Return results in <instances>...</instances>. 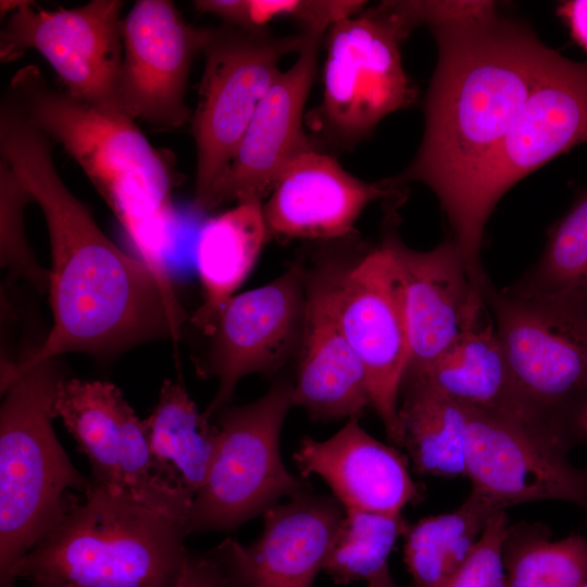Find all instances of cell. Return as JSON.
I'll return each instance as SVG.
<instances>
[{
  "label": "cell",
  "mask_w": 587,
  "mask_h": 587,
  "mask_svg": "<svg viewBox=\"0 0 587 587\" xmlns=\"http://www.w3.org/2000/svg\"><path fill=\"white\" fill-rule=\"evenodd\" d=\"M560 437L569 450L575 445L587 444V399L567 416Z\"/></svg>",
  "instance_id": "38"
},
{
  "label": "cell",
  "mask_w": 587,
  "mask_h": 587,
  "mask_svg": "<svg viewBox=\"0 0 587 587\" xmlns=\"http://www.w3.org/2000/svg\"><path fill=\"white\" fill-rule=\"evenodd\" d=\"M416 26L402 1H383L328 29L317 120L335 145L352 147L414 101L400 45Z\"/></svg>",
  "instance_id": "7"
},
{
  "label": "cell",
  "mask_w": 587,
  "mask_h": 587,
  "mask_svg": "<svg viewBox=\"0 0 587 587\" xmlns=\"http://www.w3.org/2000/svg\"><path fill=\"white\" fill-rule=\"evenodd\" d=\"M466 409V477L472 494L496 511L558 500L587 514V467L574 466L562 444L516 420Z\"/></svg>",
  "instance_id": "14"
},
{
  "label": "cell",
  "mask_w": 587,
  "mask_h": 587,
  "mask_svg": "<svg viewBox=\"0 0 587 587\" xmlns=\"http://www.w3.org/2000/svg\"><path fill=\"white\" fill-rule=\"evenodd\" d=\"M33 196L13 168L0 159V264L14 276L48 291L49 273L37 262L24 227V210Z\"/></svg>",
  "instance_id": "33"
},
{
  "label": "cell",
  "mask_w": 587,
  "mask_h": 587,
  "mask_svg": "<svg viewBox=\"0 0 587 587\" xmlns=\"http://www.w3.org/2000/svg\"><path fill=\"white\" fill-rule=\"evenodd\" d=\"M90 479V478H89ZM188 525L90 479L72 509L0 579L30 587H176Z\"/></svg>",
  "instance_id": "4"
},
{
  "label": "cell",
  "mask_w": 587,
  "mask_h": 587,
  "mask_svg": "<svg viewBox=\"0 0 587 587\" xmlns=\"http://www.w3.org/2000/svg\"><path fill=\"white\" fill-rule=\"evenodd\" d=\"M400 187L392 178L364 182L312 147L287 164L263 202L270 236L346 238L370 203L399 198Z\"/></svg>",
  "instance_id": "19"
},
{
  "label": "cell",
  "mask_w": 587,
  "mask_h": 587,
  "mask_svg": "<svg viewBox=\"0 0 587 587\" xmlns=\"http://www.w3.org/2000/svg\"><path fill=\"white\" fill-rule=\"evenodd\" d=\"M50 138L10 97L0 107V155L42 210L50 247L49 303L52 327L43 342L18 362L1 366V394L29 367L71 351L99 357L158 338L179 337L152 272L116 247L65 186Z\"/></svg>",
  "instance_id": "1"
},
{
  "label": "cell",
  "mask_w": 587,
  "mask_h": 587,
  "mask_svg": "<svg viewBox=\"0 0 587 587\" xmlns=\"http://www.w3.org/2000/svg\"><path fill=\"white\" fill-rule=\"evenodd\" d=\"M118 460L122 495L191 529L195 495L176 469L153 451L146 425L132 407L123 424Z\"/></svg>",
  "instance_id": "29"
},
{
  "label": "cell",
  "mask_w": 587,
  "mask_h": 587,
  "mask_svg": "<svg viewBox=\"0 0 587 587\" xmlns=\"http://www.w3.org/2000/svg\"><path fill=\"white\" fill-rule=\"evenodd\" d=\"M143 423L153 451L176 469L196 496L209 478L221 433L198 410L180 376L163 382L159 400Z\"/></svg>",
  "instance_id": "26"
},
{
  "label": "cell",
  "mask_w": 587,
  "mask_h": 587,
  "mask_svg": "<svg viewBox=\"0 0 587 587\" xmlns=\"http://www.w3.org/2000/svg\"><path fill=\"white\" fill-rule=\"evenodd\" d=\"M123 5L120 0H91L74 9L45 10L24 0L1 29L0 60L12 62L36 50L71 96L125 112L118 93Z\"/></svg>",
  "instance_id": "12"
},
{
  "label": "cell",
  "mask_w": 587,
  "mask_h": 587,
  "mask_svg": "<svg viewBox=\"0 0 587 587\" xmlns=\"http://www.w3.org/2000/svg\"><path fill=\"white\" fill-rule=\"evenodd\" d=\"M558 15L569 27L573 40L587 53V0L562 1Z\"/></svg>",
  "instance_id": "37"
},
{
  "label": "cell",
  "mask_w": 587,
  "mask_h": 587,
  "mask_svg": "<svg viewBox=\"0 0 587 587\" xmlns=\"http://www.w3.org/2000/svg\"><path fill=\"white\" fill-rule=\"evenodd\" d=\"M301 477L321 476L345 510L401 514L419 497L404 458L349 420L326 440L305 436L294 453Z\"/></svg>",
  "instance_id": "21"
},
{
  "label": "cell",
  "mask_w": 587,
  "mask_h": 587,
  "mask_svg": "<svg viewBox=\"0 0 587 587\" xmlns=\"http://www.w3.org/2000/svg\"><path fill=\"white\" fill-rule=\"evenodd\" d=\"M483 296L521 398L562 442L563 423L587 399V300L498 291L491 283Z\"/></svg>",
  "instance_id": "6"
},
{
  "label": "cell",
  "mask_w": 587,
  "mask_h": 587,
  "mask_svg": "<svg viewBox=\"0 0 587 587\" xmlns=\"http://www.w3.org/2000/svg\"><path fill=\"white\" fill-rule=\"evenodd\" d=\"M366 580L369 587H400L394 580L388 564Z\"/></svg>",
  "instance_id": "39"
},
{
  "label": "cell",
  "mask_w": 587,
  "mask_h": 587,
  "mask_svg": "<svg viewBox=\"0 0 587 587\" xmlns=\"http://www.w3.org/2000/svg\"><path fill=\"white\" fill-rule=\"evenodd\" d=\"M498 512L471 492L458 509L409 525L403 552L413 586L444 587Z\"/></svg>",
  "instance_id": "27"
},
{
  "label": "cell",
  "mask_w": 587,
  "mask_h": 587,
  "mask_svg": "<svg viewBox=\"0 0 587 587\" xmlns=\"http://www.w3.org/2000/svg\"><path fill=\"white\" fill-rule=\"evenodd\" d=\"M344 515L334 496L308 491L267 510L254 542L226 538L207 553L224 587H312Z\"/></svg>",
  "instance_id": "17"
},
{
  "label": "cell",
  "mask_w": 587,
  "mask_h": 587,
  "mask_svg": "<svg viewBox=\"0 0 587 587\" xmlns=\"http://www.w3.org/2000/svg\"><path fill=\"white\" fill-rule=\"evenodd\" d=\"M398 414L415 472L441 477H466V407L423 380L404 376Z\"/></svg>",
  "instance_id": "24"
},
{
  "label": "cell",
  "mask_w": 587,
  "mask_h": 587,
  "mask_svg": "<svg viewBox=\"0 0 587 587\" xmlns=\"http://www.w3.org/2000/svg\"><path fill=\"white\" fill-rule=\"evenodd\" d=\"M294 380L279 378L259 399L217 412L221 441L204 486L196 494L191 533L235 530L263 515L283 497L311 491L305 478L290 473L279 437L292 405Z\"/></svg>",
  "instance_id": "9"
},
{
  "label": "cell",
  "mask_w": 587,
  "mask_h": 587,
  "mask_svg": "<svg viewBox=\"0 0 587 587\" xmlns=\"http://www.w3.org/2000/svg\"><path fill=\"white\" fill-rule=\"evenodd\" d=\"M508 526L504 511L492 515L472 553L444 587H504L501 550Z\"/></svg>",
  "instance_id": "34"
},
{
  "label": "cell",
  "mask_w": 587,
  "mask_h": 587,
  "mask_svg": "<svg viewBox=\"0 0 587 587\" xmlns=\"http://www.w3.org/2000/svg\"><path fill=\"white\" fill-rule=\"evenodd\" d=\"M195 8L220 17L226 25L263 30L270 22L288 20L302 32L324 35L337 22L366 8L361 0H197Z\"/></svg>",
  "instance_id": "32"
},
{
  "label": "cell",
  "mask_w": 587,
  "mask_h": 587,
  "mask_svg": "<svg viewBox=\"0 0 587 587\" xmlns=\"http://www.w3.org/2000/svg\"><path fill=\"white\" fill-rule=\"evenodd\" d=\"M333 298L339 326L365 371L371 407L390 442L403 448L398 408L410 337L401 278L383 239L351 263L334 258Z\"/></svg>",
  "instance_id": "11"
},
{
  "label": "cell",
  "mask_w": 587,
  "mask_h": 587,
  "mask_svg": "<svg viewBox=\"0 0 587 587\" xmlns=\"http://www.w3.org/2000/svg\"><path fill=\"white\" fill-rule=\"evenodd\" d=\"M270 233L263 200L250 198L202 225L196 241V267L203 300L190 321L207 336L220 314L254 266Z\"/></svg>",
  "instance_id": "23"
},
{
  "label": "cell",
  "mask_w": 587,
  "mask_h": 587,
  "mask_svg": "<svg viewBox=\"0 0 587 587\" xmlns=\"http://www.w3.org/2000/svg\"><path fill=\"white\" fill-rule=\"evenodd\" d=\"M397 216L396 207L387 212L382 239L395 259L404 291L410 337L407 373L432 363L478 324L488 308L455 240L413 250L399 237Z\"/></svg>",
  "instance_id": "16"
},
{
  "label": "cell",
  "mask_w": 587,
  "mask_h": 587,
  "mask_svg": "<svg viewBox=\"0 0 587 587\" xmlns=\"http://www.w3.org/2000/svg\"><path fill=\"white\" fill-rule=\"evenodd\" d=\"M323 36L310 35L294 64L280 72L263 97L204 212L230 201L263 200L287 164L313 147L303 128V113Z\"/></svg>",
  "instance_id": "18"
},
{
  "label": "cell",
  "mask_w": 587,
  "mask_h": 587,
  "mask_svg": "<svg viewBox=\"0 0 587 587\" xmlns=\"http://www.w3.org/2000/svg\"><path fill=\"white\" fill-rule=\"evenodd\" d=\"M437 63L420 148L394 180L426 185L451 224L479 170L560 53L498 13L429 27Z\"/></svg>",
  "instance_id": "2"
},
{
  "label": "cell",
  "mask_w": 587,
  "mask_h": 587,
  "mask_svg": "<svg viewBox=\"0 0 587 587\" xmlns=\"http://www.w3.org/2000/svg\"><path fill=\"white\" fill-rule=\"evenodd\" d=\"M542 523L509 525L502 542L504 587H580L587 582V538L551 541Z\"/></svg>",
  "instance_id": "28"
},
{
  "label": "cell",
  "mask_w": 587,
  "mask_h": 587,
  "mask_svg": "<svg viewBox=\"0 0 587 587\" xmlns=\"http://www.w3.org/2000/svg\"><path fill=\"white\" fill-rule=\"evenodd\" d=\"M580 587H587V582L584 585H582Z\"/></svg>",
  "instance_id": "40"
},
{
  "label": "cell",
  "mask_w": 587,
  "mask_h": 587,
  "mask_svg": "<svg viewBox=\"0 0 587 587\" xmlns=\"http://www.w3.org/2000/svg\"><path fill=\"white\" fill-rule=\"evenodd\" d=\"M307 267L297 260L272 282L228 300L197 372L215 377L216 394L203 412L212 419L228 407L245 376L273 374L297 358L305 316Z\"/></svg>",
  "instance_id": "13"
},
{
  "label": "cell",
  "mask_w": 587,
  "mask_h": 587,
  "mask_svg": "<svg viewBox=\"0 0 587 587\" xmlns=\"http://www.w3.org/2000/svg\"><path fill=\"white\" fill-rule=\"evenodd\" d=\"M404 8L416 22L434 25L484 17L497 12L494 1H402Z\"/></svg>",
  "instance_id": "35"
},
{
  "label": "cell",
  "mask_w": 587,
  "mask_h": 587,
  "mask_svg": "<svg viewBox=\"0 0 587 587\" xmlns=\"http://www.w3.org/2000/svg\"><path fill=\"white\" fill-rule=\"evenodd\" d=\"M207 28H195L167 0H139L122 21L118 93L123 110L161 129L184 126L191 112L186 89Z\"/></svg>",
  "instance_id": "15"
},
{
  "label": "cell",
  "mask_w": 587,
  "mask_h": 587,
  "mask_svg": "<svg viewBox=\"0 0 587 587\" xmlns=\"http://www.w3.org/2000/svg\"><path fill=\"white\" fill-rule=\"evenodd\" d=\"M311 34L275 37L266 29L229 25L207 28L204 70L192 120L196 145L193 204L207 200L229 165L263 97L280 74L279 63L298 53Z\"/></svg>",
  "instance_id": "10"
},
{
  "label": "cell",
  "mask_w": 587,
  "mask_h": 587,
  "mask_svg": "<svg viewBox=\"0 0 587 587\" xmlns=\"http://www.w3.org/2000/svg\"><path fill=\"white\" fill-rule=\"evenodd\" d=\"M404 376L423 380L464 407L516 420L560 442L521 398L488 312L432 363Z\"/></svg>",
  "instance_id": "22"
},
{
  "label": "cell",
  "mask_w": 587,
  "mask_h": 587,
  "mask_svg": "<svg viewBox=\"0 0 587 587\" xmlns=\"http://www.w3.org/2000/svg\"><path fill=\"white\" fill-rule=\"evenodd\" d=\"M507 289L587 300V192L550 227L540 258Z\"/></svg>",
  "instance_id": "30"
},
{
  "label": "cell",
  "mask_w": 587,
  "mask_h": 587,
  "mask_svg": "<svg viewBox=\"0 0 587 587\" xmlns=\"http://www.w3.org/2000/svg\"><path fill=\"white\" fill-rule=\"evenodd\" d=\"M334 258L305 274V316L292 405L316 422L359 420L371 407L365 371L344 335L333 298Z\"/></svg>",
  "instance_id": "20"
},
{
  "label": "cell",
  "mask_w": 587,
  "mask_h": 587,
  "mask_svg": "<svg viewBox=\"0 0 587 587\" xmlns=\"http://www.w3.org/2000/svg\"><path fill=\"white\" fill-rule=\"evenodd\" d=\"M129 408L121 390L111 383L65 377L52 404L53 416L62 420L87 457L90 479L115 495H122L118 457Z\"/></svg>",
  "instance_id": "25"
},
{
  "label": "cell",
  "mask_w": 587,
  "mask_h": 587,
  "mask_svg": "<svg viewBox=\"0 0 587 587\" xmlns=\"http://www.w3.org/2000/svg\"><path fill=\"white\" fill-rule=\"evenodd\" d=\"M176 587H224L218 566L208 554L188 552Z\"/></svg>",
  "instance_id": "36"
},
{
  "label": "cell",
  "mask_w": 587,
  "mask_h": 587,
  "mask_svg": "<svg viewBox=\"0 0 587 587\" xmlns=\"http://www.w3.org/2000/svg\"><path fill=\"white\" fill-rule=\"evenodd\" d=\"M64 378L57 358L23 372L0 408V579L79 502L90 479L72 464L53 427ZM2 395V396H3Z\"/></svg>",
  "instance_id": "5"
},
{
  "label": "cell",
  "mask_w": 587,
  "mask_h": 587,
  "mask_svg": "<svg viewBox=\"0 0 587 587\" xmlns=\"http://www.w3.org/2000/svg\"><path fill=\"white\" fill-rule=\"evenodd\" d=\"M7 93L79 164L166 300L176 303L165 260L177 180L172 154L152 146L127 113L101 109L55 89L35 65L20 68Z\"/></svg>",
  "instance_id": "3"
},
{
  "label": "cell",
  "mask_w": 587,
  "mask_h": 587,
  "mask_svg": "<svg viewBox=\"0 0 587 587\" xmlns=\"http://www.w3.org/2000/svg\"><path fill=\"white\" fill-rule=\"evenodd\" d=\"M586 142L587 62L560 54L479 170L450 224L452 238L475 279L486 274L480 263L482 241L501 197L553 158Z\"/></svg>",
  "instance_id": "8"
},
{
  "label": "cell",
  "mask_w": 587,
  "mask_h": 587,
  "mask_svg": "<svg viewBox=\"0 0 587 587\" xmlns=\"http://www.w3.org/2000/svg\"><path fill=\"white\" fill-rule=\"evenodd\" d=\"M408 527L401 514L345 510L323 570L339 585L367 579L388 564L397 538Z\"/></svg>",
  "instance_id": "31"
}]
</instances>
